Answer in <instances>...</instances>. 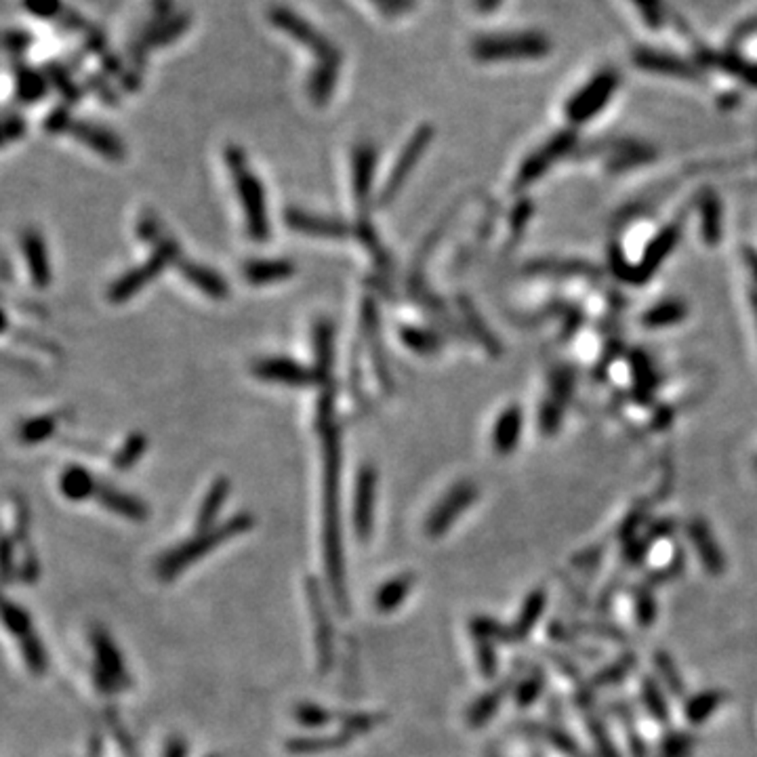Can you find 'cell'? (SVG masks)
<instances>
[{
  "instance_id": "obj_1",
  "label": "cell",
  "mask_w": 757,
  "mask_h": 757,
  "mask_svg": "<svg viewBox=\"0 0 757 757\" xmlns=\"http://www.w3.org/2000/svg\"><path fill=\"white\" fill-rule=\"evenodd\" d=\"M316 427L322 436V466H325V474H322V514H325L322 547H325L326 581L339 613L345 614L350 610V596H347L344 530H341V463H344L341 430L337 417L316 421Z\"/></svg>"
},
{
  "instance_id": "obj_2",
  "label": "cell",
  "mask_w": 757,
  "mask_h": 757,
  "mask_svg": "<svg viewBox=\"0 0 757 757\" xmlns=\"http://www.w3.org/2000/svg\"><path fill=\"white\" fill-rule=\"evenodd\" d=\"M253 526L255 516L248 514V511H240V514L228 518V520L217 524V526L189 536L187 541L179 543V545L169 549V552H164L161 558H158L156 577L164 583L175 581L183 570H187L189 566L196 564L198 560H203L213 549H217L219 545H223V543H228L238 535L248 533Z\"/></svg>"
},
{
  "instance_id": "obj_3",
  "label": "cell",
  "mask_w": 757,
  "mask_h": 757,
  "mask_svg": "<svg viewBox=\"0 0 757 757\" xmlns=\"http://www.w3.org/2000/svg\"><path fill=\"white\" fill-rule=\"evenodd\" d=\"M225 164H228L234 189L238 198H240L247 236L257 244L267 242L272 236V225L270 215H267L264 183H261L257 173L248 167L247 154H244L240 145L231 144L225 148Z\"/></svg>"
},
{
  "instance_id": "obj_4",
  "label": "cell",
  "mask_w": 757,
  "mask_h": 757,
  "mask_svg": "<svg viewBox=\"0 0 757 757\" xmlns=\"http://www.w3.org/2000/svg\"><path fill=\"white\" fill-rule=\"evenodd\" d=\"M472 53L480 61H530L547 57L552 42L541 32L480 36L472 42Z\"/></svg>"
},
{
  "instance_id": "obj_5",
  "label": "cell",
  "mask_w": 757,
  "mask_h": 757,
  "mask_svg": "<svg viewBox=\"0 0 757 757\" xmlns=\"http://www.w3.org/2000/svg\"><path fill=\"white\" fill-rule=\"evenodd\" d=\"M179 261H181L179 244L167 234L161 242L156 244L154 250H152V255L144 261V264H139L137 267H133V270L122 274L118 280H114L112 286L108 289V299L114 305L129 301L131 297H135L137 292H142L145 289V284L161 276L169 265L179 264Z\"/></svg>"
},
{
  "instance_id": "obj_6",
  "label": "cell",
  "mask_w": 757,
  "mask_h": 757,
  "mask_svg": "<svg viewBox=\"0 0 757 757\" xmlns=\"http://www.w3.org/2000/svg\"><path fill=\"white\" fill-rule=\"evenodd\" d=\"M270 22L274 28L284 32L297 45L309 48V53L316 57V68H331V65H339L341 68L339 48L325 34L311 26L305 17L297 15L289 7H274L270 11Z\"/></svg>"
},
{
  "instance_id": "obj_7",
  "label": "cell",
  "mask_w": 757,
  "mask_h": 757,
  "mask_svg": "<svg viewBox=\"0 0 757 757\" xmlns=\"http://www.w3.org/2000/svg\"><path fill=\"white\" fill-rule=\"evenodd\" d=\"M91 644L95 652V667H93V680L95 688L101 694H114L122 692L131 686L129 671L125 667L122 655L114 640L108 636L106 629H93L91 633Z\"/></svg>"
},
{
  "instance_id": "obj_8",
  "label": "cell",
  "mask_w": 757,
  "mask_h": 757,
  "mask_svg": "<svg viewBox=\"0 0 757 757\" xmlns=\"http://www.w3.org/2000/svg\"><path fill=\"white\" fill-rule=\"evenodd\" d=\"M433 139V126L431 125H421L417 131L413 133L411 139H408L405 148H402L400 156L396 158L392 170H389L386 183H383L381 192H378L377 196V206L378 209H383V206L392 204L394 198L398 196L400 189L405 187V183L408 181V177L413 175L414 167H417V162L423 158V154L430 148Z\"/></svg>"
},
{
  "instance_id": "obj_9",
  "label": "cell",
  "mask_w": 757,
  "mask_h": 757,
  "mask_svg": "<svg viewBox=\"0 0 757 757\" xmlns=\"http://www.w3.org/2000/svg\"><path fill=\"white\" fill-rule=\"evenodd\" d=\"M3 621H4V627L9 629L11 633L17 638V642H20V650L23 655V661H26V667L30 669V674L40 677L47 674V652H45V646L40 644L39 636H36V631L32 629V619H30V614L23 610L20 604H13V602H4L3 606Z\"/></svg>"
},
{
  "instance_id": "obj_10",
  "label": "cell",
  "mask_w": 757,
  "mask_h": 757,
  "mask_svg": "<svg viewBox=\"0 0 757 757\" xmlns=\"http://www.w3.org/2000/svg\"><path fill=\"white\" fill-rule=\"evenodd\" d=\"M616 89H619V74H616L614 70L600 72V74L591 78V81L568 101V120L575 122V125L591 120L596 114H600L602 109L608 106V101L613 100Z\"/></svg>"
},
{
  "instance_id": "obj_11",
  "label": "cell",
  "mask_w": 757,
  "mask_h": 757,
  "mask_svg": "<svg viewBox=\"0 0 757 757\" xmlns=\"http://www.w3.org/2000/svg\"><path fill=\"white\" fill-rule=\"evenodd\" d=\"M305 596H308L309 614L314 621V642H316V658H318V669L326 674L333 667L335 657V631L331 622V613L325 602L320 583L316 579H305Z\"/></svg>"
},
{
  "instance_id": "obj_12",
  "label": "cell",
  "mask_w": 757,
  "mask_h": 757,
  "mask_svg": "<svg viewBox=\"0 0 757 757\" xmlns=\"http://www.w3.org/2000/svg\"><path fill=\"white\" fill-rule=\"evenodd\" d=\"M250 372L261 381L270 383H283L291 387H311V386H325L314 366H305L292 358H259L250 366Z\"/></svg>"
},
{
  "instance_id": "obj_13",
  "label": "cell",
  "mask_w": 757,
  "mask_h": 757,
  "mask_svg": "<svg viewBox=\"0 0 757 757\" xmlns=\"http://www.w3.org/2000/svg\"><path fill=\"white\" fill-rule=\"evenodd\" d=\"M475 499H478V488H475L472 482H459V484H455L444 494L436 508L431 509L430 518H427V535L433 536V539L442 536Z\"/></svg>"
},
{
  "instance_id": "obj_14",
  "label": "cell",
  "mask_w": 757,
  "mask_h": 757,
  "mask_svg": "<svg viewBox=\"0 0 757 757\" xmlns=\"http://www.w3.org/2000/svg\"><path fill=\"white\" fill-rule=\"evenodd\" d=\"M378 475L372 466H362L356 478L353 492V530L360 543H369L375 530V505H377Z\"/></svg>"
},
{
  "instance_id": "obj_15",
  "label": "cell",
  "mask_w": 757,
  "mask_h": 757,
  "mask_svg": "<svg viewBox=\"0 0 757 757\" xmlns=\"http://www.w3.org/2000/svg\"><path fill=\"white\" fill-rule=\"evenodd\" d=\"M283 217H284V223L289 225L292 231H299V234H305L311 238L345 240V238L356 234V230H353L347 222H344V219L318 215V213L303 211V209H299V206H289Z\"/></svg>"
},
{
  "instance_id": "obj_16",
  "label": "cell",
  "mask_w": 757,
  "mask_h": 757,
  "mask_svg": "<svg viewBox=\"0 0 757 757\" xmlns=\"http://www.w3.org/2000/svg\"><path fill=\"white\" fill-rule=\"evenodd\" d=\"M68 135L74 137L76 142L84 144L87 148L93 150L95 154L106 158V161L120 162V161H125V156H126V148H125V144H122V139L116 137L112 131L106 129V126L93 125V122L72 120L68 126Z\"/></svg>"
},
{
  "instance_id": "obj_17",
  "label": "cell",
  "mask_w": 757,
  "mask_h": 757,
  "mask_svg": "<svg viewBox=\"0 0 757 757\" xmlns=\"http://www.w3.org/2000/svg\"><path fill=\"white\" fill-rule=\"evenodd\" d=\"M572 145H575V133L572 131H564L553 139H549L541 150H536L535 154H530L524 161L520 173H518V186H528V183L545 175L552 164L558 162L566 152H570Z\"/></svg>"
},
{
  "instance_id": "obj_18",
  "label": "cell",
  "mask_w": 757,
  "mask_h": 757,
  "mask_svg": "<svg viewBox=\"0 0 757 757\" xmlns=\"http://www.w3.org/2000/svg\"><path fill=\"white\" fill-rule=\"evenodd\" d=\"M677 240H680V223H674V225H669V228H665L661 234H658L655 240L646 247L642 261H640L636 267H629L625 278L633 284L646 283V280H648L652 274L661 267L663 261L669 257V253L675 248Z\"/></svg>"
},
{
  "instance_id": "obj_19",
  "label": "cell",
  "mask_w": 757,
  "mask_h": 757,
  "mask_svg": "<svg viewBox=\"0 0 757 757\" xmlns=\"http://www.w3.org/2000/svg\"><path fill=\"white\" fill-rule=\"evenodd\" d=\"M362 331H364L366 341H369L370 358H372V364H375L378 383H381L383 392H392L394 378L392 375H389L387 356H386V352H383L381 328H378V309L372 297H366L362 303Z\"/></svg>"
},
{
  "instance_id": "obj_20",
  "label": "cell",
  "mask_w": 757,
  "mask_h": 757,
  "mask_svg": "<svg viewBox=\"0 0 757 757\" xmlns=\"http://www.w3.org/2000/svg\"><path fill=\"white\" fill-rule=\"evenodd\" d=\"M377 175V148L369 142L358 144L352 150V189L356 196L362 215H366V206H369L372 183Z\"/></svg>"
},
{
  "instance_id": "obj_21",
  "label": "cell",
  "mask_w": 757,
  "mask_h": 757,
  "mask_svg": "<svg viewBox=\"0 0 757 757\" xmlns=\"http://www.w3.org/2000/svg\"><path fill=\"white\" fill-rule=\"evenodd\" d=\"M20 244H22L23 261H26L30 280H32L36 289H47L53 280V272H51V261H48L45 238L40 236L39 230L28 228L22 231Z\"/></svg>"
},
{
  "instance_id": "obj_22",
  "label": "cell",
  "mask_w": 757,
  "mask_h": 757,
  "mask_svg": "<svg viewBox=\"0 0 757 757\" xmlns=\"http://www.w3.org/2000/svg\"><path fill=\"white\" fill-rule=\"evenodd\" d=\"M95 499L100 500V505L103 509L112 511L116 516H122L126 518V520L131 522H144L150 518V508L145 505V500H142L135 494H129V492H122L118 488H114L112 484H108V482H100V491H97Z\"/></svg>"
},
{
  "instance_id": "obj_23",
  "label": "cell",
  "mask_w": 757,
  "mask_h": 757,
  "mask_svg": "<svg viewBox=\"0 0 757 757\" xmlns=\"http://www.w3.org/2000/svg\"><path fill=\"white\" fill-rule=\"evenodd\" d=\"M177 265H179L181 276L186 278L192 286H196L203 295L217 299V301H222V299L230 295L228 280H225L222 274H217L215 270H213V267L198 264V261H189V259H181Z\"/></svg>"
},
{
  "instance_id": "obj_24",
  "label": "cell",
  "mask_w": 757,
  "mask_h": 757,
  "mask_svg": "<svg viewBox=\"0 0 757 757\" xmlns=\"http://www.w3.org/2000/svg\"><path fill=\"white\" fill-rule=\"evenodd\" d=\"M311 347H314V369L322 383H333L331 372L335 364V325L328 318L316 320L311 331Z\"/></svg>"
},
{
  "instance_id": "obj_25",
  "label": "cell",
  "mask_w": 757,
  "mask_h": 757,
  "mask_svg": "<svg viewBox=\"0 0 757 757\" xmlns=\"http://www.w3.org/2000/svg\"><path fill=\"white\" fill-rule=\"evenodd\" d=\"M295 272L297 265L289 259H250L242 267L247 283L255 286L283 283L295 276Z\"/></svg>"
},
{
  "instance_id": "obj_26",
  "label": "cell",
  "mask_w": 757,
  "mask_h": 757,
  "mask_svg": "<svg viewBox=\"0 0 757 757\" xmlns=\"http://www.w3.org/2000/svg\"><path fill=\"white\" fill-rule=\"evenodd\" d=\"M633 61H636L638 68H642L646 72H655V74L675 76V78L697 76V72L690 68L686 61H682L680 57H674V55H667V53L650 51V48H642V51H638L636 55H633Z\"/></svg>"
},
{
  "instance_id": "obj_27",
  "label": "cell",
  "mask_w": 757,
  "mask_h": 757,
  "mask_svg": "<svg viewBox=\"0 0 757 757\" xmlns=\"http://www.w3.org/2000/svg\"><path fill=\"white\" fill-rule=\"evenodd\" d=\"M59 491L68 500L81 503L84 499H95L100 491V480L83 466H68L59 478Z\"/></svg>"
},
{
  "instance_id": "obj_28",
  "label": "cell",
  "mask_w": 757,
  "mask_h": 757,
  "mask_svg": "<svg viewBox=\"0 0 757 757\" xmlns=\"http://www.w3.org/2000/svg\"><path fill=\"white\" fill-rule=\"evenodd\" d=\"M524 427V414L520 406H509L499 414L497 423L492 430V447L499 455H509L518 447Z\"/></svg>"
},
{
  "instance_id": "obj_29",
  "label": "cell",
  "mask_w": 757,
  "mask_h": 757,
  "mask_svg": "<svg viewBox=\"0 0 757 757\" xmlns=\"http://www.w3.org/2000/svg\"><path fill=\"white\" fill-rule=\"evenodd\" d=\"M231 482L225 475H219V478L213 482L209 492L204 494L203 503H200L198 514H196V533H203V530H209L217 526V518L222 514L225 500L230 497Z\"/></svg>"
},
{
  "instance_id": "obj_30",
  "label": "cell",
  "mask_w": 757,
  "mask_h": 757,
  "mask_svg": "<svg viewBox=\"0 0 757 757\" xmlns=\"http://www.w3.org/2000/svg\"><path fill=\"white\" fill-rule=\"evenodd\" d=\"M352 732L341 728L339 732H333V735H318V736H295L286 743V751L289 753H299V755H309V753H322V751H333L341 749L345 744L353 741Z\"/></svg>"
},
{
  "instance_id": "obj_31",
  "label": "cell",
  "mask_w": 757,
  "mask_h": 757,
  "mask_svg": "<svg viewBox=\"0 0 757 757\" xmlns=\"http://www.w3.org/2000/svg\"><path fill=\"white\" fill-rule=\"evenodd\" d=\"M413 583H414L413 572H402V575L394 577L392 581L383 583L375 596V606L378 613L387 614V613H394L396 608H400V604L406 600L408 594H411Z\"/></svg>"
},
{
  "instance_id": "obj_32",
  "label": "cell",
  "mask_w": 757,
  "mask_h": 757,
  "mask_svg": "<svg viewBox=\"0 0 757 757\" xmlns=\"http://www.w3.org/2000/svg\"><path fill=\"white\" fill-rule=\"evenodd\" d=\"M398 337L400 344L417 353V356H433V353L442 350V339H439V335L430 331V328L405 325L398 328Z\"/></svg>"
},
{
  "instance_id": "obj_33",
  "label": "cell",
  "mask_w": 757,
  "mask_h": 757,
  "mask_svg": "<svg viewBox=\"0 0 757 757\" xmlns=\"http://www.w3.org/2000/svg\"><path fill=\"white\" fill-rule=\"evenodd\" d=\"M59 425V414H39V417H32L23 421L17 430V436H20V442L23 444H40L45 442L57 431Z\"/></svg>"
},
{
  "instance_id": "obj_34",
  "label": "cell",
  "mask_w": 757,
  "mask_h": 757,
  "mask_svg": "<svg viewBox=\"0 0 757 757\" xmlns=\"http://www.w3.org/2000/svg\"><path fill=\"white\" fill-rule=\"evenodd\" d=\"M700 223H703V238L707 244H718L722 236V204L716 194H707L700 200Z\"/></svg>"
},
{
  "instance_id": "obj_35",
  "label": "cell",
  "mask_w": 757,
  "mask_h": 757,
  "mask_svg": "<svg viewBox=\"0 0 757 757\" xmlns=\"http://www.w3.org/2000/svg\"><path fill=\"white\" fill-rule=\"evenodd\" d=\"M686 314L688 308L682 301H663L661 305H655V308L646 311L642 322L648 328H663L682 322L686 318Z\"/></svg>"
},
{
  "instance_id": "obj_36",
  "label": "cell",
  "mask_w": 757,
  "mask_h": 757,
  "mask_svg": "<svg viewBox=\"0 0 757 757\" xmlns=\"http://www.w3.org/2000/svg\"><path fill=\"white\" fill-rule=\"evenodd\" d=\"M15 93L23 103H36L47 95V78L34 70H20L15 74Z\"/></svg>"
},
{
  "instance_id": "obj_37",
  "label": "cell",
  "mask_w": 757,
  "mask_h": 757,
  "mask_svg": "<svg viewBox=\"0 0 757 757\" xmlns=\"http://www.w3.org/2000/svg\"><path fill=\"white\" fill-rule=\"evenodd\" d=\"M145 448H148V438H145V433H131V436L125 439V444L118 448V453L112 457V466L120 469V472H126V469H131L142 461Z\"/></svg>"
},
{
  "instance_id": "obj_38",
  "label": "cell",
  "mask_w": 757,
  "mask_h": 757,
  "mask_svg": "<svg viewBox=\"0 0 757 757\" xmlns=\"http://www.w3.org/2000/svg\"><path fill=\"white\" fill-rule=\"evenodd\" d=\"M383 719H386L383 713H366V711H356V713L352 711V713H341L339 716L341 728L352 732L353 736L369 735V732L375 730Z\"/></svg>"
},
{
  "instance_id": "obj_39",
  "label": "cell",
  "mask_w": 757,
  "mask_h": 757,
  "mask_svg": "<svg viewBox=\"0 0 757 757\" xmlns=\"http://www.w3.org/2000/svg\"><path fill=\"white\" fill-rule=\"evenodd\" d=\"M295 718L299 724L308 726V728H325L335 719V713L316 703H299L295 707Z\"/></svg>"
},
{
  "instance_id": "obj_40",
  "label": "cell",
  "mask_w": 757,
  "mask_h": 757,
  "mask_svg": "<svg viewBox=\"0 0 757 757\" xmlns=\"http://www.w3.org/2000/svg\"><path fill=\"white\" fill-rule=\"evenodd\" d=\"M461 309H463V316H466L469 328H472V333L475 335V339H478L480 344H484L488 350H492V352L497 350V344H494L491 331H488V328L484 326V322H482L480 316L475 314V309L472 308V305H469L467 301H463Z\"/></svg>"
},
{
  "instance_id": "obj_41",
  "label": "cell",
  "mask_w": 757,
  "mask_h": 757,
  "mask_svg": "<svg viewBox=\"0 0 757 757\" xmlns=\"http://www.w3.org/2000/svg\"><path fill=\"white\" fill-rule=\"evenodd\" d=\"M719 64L724 65V70H728L735 76L743 78L744 83H749L751 87H757V64H749V61L736 57H722Z\"/></svg>"
},
{
  "instance_id": "obj_42",
  "label": "cell",
  "mask_w": 757,
  "mask_h": 757,
  "mask_svg": "<svg viewBox=\"0 0 757 757\" xmlns=\"http://www.w3.org/2000/svg\"><path fill=\"white\" fill-rule=\"evenodd\" d=\"M22 4L28 13L40 17V20H55L64 13L59 0H22Z\"/></svg>"
},
{
  "instance_id": "obj_43",
  "label": "cell",
  "mask_w": 757,
  "mask_h": 757,
  "mask_svg": "<svg viewBox=\"0 0 757 757\" xmlns=\"http://www.w3.org/2000/svg\"><path fill=\"white\" fill-rule=\"evenodd\" d=\"M386 17H402L417 7V0H366Z\"/></svg>"
},
{
  "instance_id": "obj_44",
  "label": "cell",
  "mask_w": 757,
  "mask_h": 757,
  "mask_svg": "<svg viewBox=\"0 0 757 757\" xmlns=\"http://www.w3.org/2000/svg\"><path fill=\"white\" fill-rule=\"evenodd\" d=\"M48 81H51L55 84V89L64 95L65 101L74 103L78 100V89L74 87V83L70 81V76L59 68V65H53V70L48 72Z\"/></svg>"
},
{
  "instance_id": "obj_45",
  "label": "cell",
  "mask_w": 757,
  "mask_h": 757,
  "mask_svg": "<svg viewBox=\"0 0 757 757\" xmlns=\"http://www.w3.org/2000/svg\"><path fill=\"white\" fill-rule=\"evenodd\" d=\"M137 231H139V236H142L145 242L154 244V247H156L158 242L162 240L164 236H167V234H164L161 222H158V219L154 215H144L142 219H139Z\"/></svg>"
},
{
  "instance_id": "obj_46",
  "label": "cell",
  "mask_w": 757,
  "mask_h": 757,
  "mask_svg": "<svg viewBox=\"0 0 757 757\" xmlns=\"http://www.w3.org/2000/svg\"><path fill=\"white\" fill-rule=\"evenodd\" d=\"M3 139H4V145H9L11 142H17V139H22L26 135V122L20 114H13V112H7L4 114V120H3Z\"/></svg>"
},
{
  "instance_id": "obj_47",
  "label": "cell",
  "mask_w": 757,
  "mask_h": 757,
  "mask_svg": "<svg viewBox=\"0 0 757 757\" xmlns=\"http://www.w3.org/2000/svg\"><path fill=\"white\" fill-rule=\"evenodd\" d=\"M636 3V7L640 9V13H642L644 22L648 23V26L657 28L663 23V11H661V3L658 0H633Z\"/></svg>"
},
{
  "instance_id": "obj_48",
  "label": "cell",
  "mask_w": 757,
  "mask_h": 757,
  "mask_svg": "<svg viewBox=\"0 0 757 757\" xmlns=\"http://www.w3.org/2000/svg\"><path fill=\"white\" fill-rule=\"evenodd\" d=\"M636 386L642 392H648L655 386V372H652L648 360L644 356L636 358Z\"/></svg>"
},
{
  "instance_id": "obj_49",
  "label": "cell",
  "mask_w": 757,
  "mask_h": 757,
  "mask_svg": "<svg viewBox=\"0 0 757 757\" xmlns=\"http://www.w3.org/2000/svg\"><path fill=\"white\" fill-rule=\"evenodd\" d=\"M13 547H15V539L13 536H4V543H3V553H4V561H3V572H4V581H11V577L15 575V568H13Z\"/></svg>"
},
{
  "instance_id": "obj_50",
  "label": "cell",
  "mask_w": 757,
  "mask_h": 757,
  "mask_svg": "<svg viewBox=\"0 0 757 757\" xmlns=\"http://www.w3.org/2000/svg\"><path fill=\"white\" fill-rule=\"evenodd\" d=\"M162 757H187V743L179 736H173L164 747Z\"/></svg>"
},
{
  "instance_id": "obj_51",
  "label": "cell",
  "mask_w": 757,
  "mask_h": 757,
  "mask_svg": "<svg viewBox=\"0 0 757 757\" xmlns=\"http://www.w3.org/2000/svg\"><path fill=\"white\" fill-rule=\"evenodd\" d=\"M747 264L751 267V272H753V276L757 278V253H753V250H749L747 253Z\"/></svg>"
},
{
  "instance_id": "obj_52",
  "label": "cell",
  "mask_w": 757,
  "mask_h": 757,
  "mask_svg": "<svg viewBox=\"0 0 757 757\" xmlns=\"http://www.w3.org/2000/svg\"><path fill=\"white\" fill-rule=\"evenodd\" d=\"M499 3H500V0H478V4H480V7L484 9V11H491V9H494V7H497Z\"/></svg>"
},
{
  "instance_id": "obj_53",
  "label": "cell",
  "mask_w": 757,
  "mask_h": 757,
  "mask_svg": "<svg viewBox=\"0 0 757 757\" xmlns=\"http://www.w3.org/2000/svg\"><path fill=\"white\" fill-rule=\"evenodd\" d=\"M751 305H753V311H755V318H757V292L751 295Z\"/></svg>"
}]
</instances>
